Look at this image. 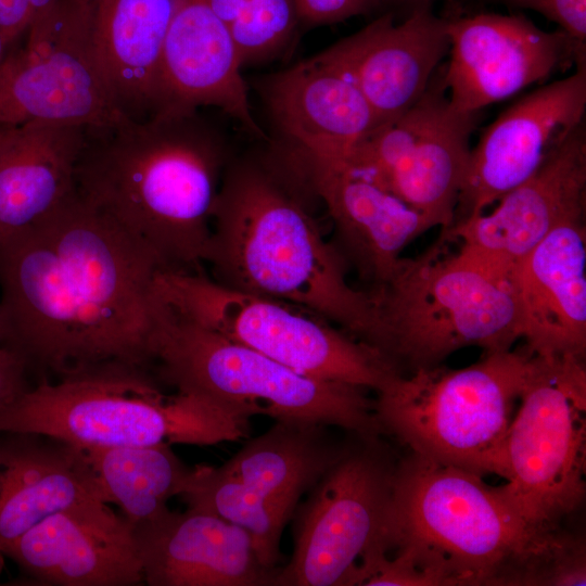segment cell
Segmentation results:
<instances>
[{
  "mask_svg": "<svg viewBox=\"0 0 586 586\" xmlns=\"http://www.w3.org/2000/svg\"><path fill=\"white\" fill-rule=\"evenodd\" d=\"M450 235L420 255L398 260L390 277L369 291L374 308L370 345L400 373L440 366L456 351L511 349L521 339L513 269Z\"/></svg>",
  "mask_w": 586,
  "mask_h": 586,
  "instance_id": "5b68a950",
  "label": "cell"
},
{
  "mask_svg": "<svg viewBox=\"0 0 586 586\" xmlns=\"http://www.w3.org/2000/svg\"><path fill=\"white\" fill-rule=\"evenodd\" d=\"M180 497L188 508L209 512L246 531L260 563L268 570L278 569L281 534L293 511L262 497L220 467H195Z\"/></svg>",
  "mask_w": 586,
  "mask_h": 586,
  "instance_id": "f1b7e54d",
  "label": "cell"
},
{
  "mask_svg": "<svg viewBox=\"0 0 586 586\" xmlns=\"http://www.w3.org/2000/svg\"><path fill=\"white\" fill-rule=\"evenodd\" d=\"M502 450L505 499L532 525L553 528L586 494L583 357L538 356Z\"/></svg>",
  "mask_w": 586,
  "mask_h": 586,
  "instance_id": "30bf717a",
  "label": "cell"
},
{
  "mask_svg": "<svg viewBox=\"0 0 586 586\" xmlns=\"http://www.w3.org/2000/svg\"><path fill=\"white\" fill-rule=\"evenodd\" d=\"M444 18L449 60L442 86L462 113H479L585 61L586 43L562 29L546 31L522 14L477 11Z\"/></svg>",
  "mask_w": 586,
  "mask_h": 586,
  "instance_id": "5bb4252c",
  "label": "cell"
},
{
  "mask_svg": "<svg viewBox=\"0 0 586 586\" xmlns=\"http://www.w3.org/2000/svg\"><path fill=\"white\" fill-rule=\"evenodd\" d=\"M495 204L491 213L460 220L447 230L461 244L512 269L553 229L585 219V122L551 150L531 177Z\"/></svg>",
  "mask_w": 586,
  "mask_h": 586,
  "instance_id": "2e32d148",
  "label": "cell"
},
{
  "mask_svg": "<svg viewBox=\"0 0 586 586\" xmlns=\"http://www.w3.org/2000/svg\"><path fill=\"white\" fill-rule=\"evenodd\" d=\"M396 463L380 436L354 434L298 508L293 552L273 586L364 585L385 556Z\"/></svg>",
  "mask_w": 586,
  "mask_h": 586,
  "instance_id": "8fae6325",
  "label": "cell"
},
{
  "mask_svg": "<svg viewBox=\"0 0 586 586\" xmlns=\"http://www.w3.org/2000/svg\"><path fill=\"white\" fill-rule=\"evenodd\" d=\"M151 365L179 392L273 419L336 426L364 437L383 434L366 388L298 373L158 302L152 295Z\"/></svg>",
  "mask_w": 586,
  "mask_h": 586,
  "instance_id": "52a82bcc",
  "label": "cell"
},
{
  "mask_svg": "<svg viewBox=\"0 0 586 586\" xmlns=\"http://www.w3.org/2000/svg\"><path fill=\"white\" fill-rule=\"evenodd\" d=\"M28 365L15 349L0 345V408L28 390L25 374Z\"/></svg>",
  "mask_w": 586,
  "mask_h": 586,
  "instance_id": "d6a6232c",
  "label": "cell"
},
{
  "mask_svg": "<svg viewBox=\"0 0 586 586\" xmlns=\"http://www.w3.org/2000/svg\"><path fill=\"white\" fill-rule=\"evenodd\" d=\"M511 9L535 11L559 25L574 39L586 43V0H482Z\"/></svg>",
  "mask_w": 586,
  "mask_h": 586,
  "instance_id": "f546056e",
  "label": "cell"
},
{
  "mask_svg": "<svg viewBox=\"0 0 586 586\" xmlns=\"http://www.w3.org/2000/svg\"><path fill=\"white\" fill-rule=\"evenodd\" d=\"M557 528L530 524L482 475L410 453L365 586H536Z\"/></svg>",
  "mask_w": 586,
  "mask_h": 586,
  "instance_id": "277c9868",
  "label": "cell"
},
{
  "mask_svg": "<svg viewBox=\"0 0 586 586\" xmlns=\"http://www.w3.org/2000/svg\"><path fill=\"white\" fill-rule=\"evenodd\" d=\"M0 64V126L102 124L120 114L99 67L79 0H53Z\"/></svg>",
  "mask_w": 586,
  "mask_h": 586,
  "instance_id": "4fadbf2b",
  "label": "cell"
},
{
  "mask_svg": "<svg viewBox=\"0 0 586 586\" xmlns=\"http://www.w3.org/2000/svg\"><path fill=\"white\" fill-rule=\"evenodd\" d=\"M5 339L4 323L2 319V314L0 309V345H3Z\"/></svg>",
  "mask_w": 586,
  "mask_h": 586,
  "instance_id": "74e56055",
  "label": "cell"
},
{
  "mask_svg": "<svg viewBox=\"0 0 586 586\" xmlns=\"http://www.w3.org/2000/svg\"><path fill=\"white\" fill-rule=\"evenodd\" d=\"M229 150L199 110L89 125L77 194L145 245L165 269L202 271Z\"/></svg>",
  "mask_w": 586,
  "mask_h": 586,
  "instance_id": "7a4b0ae2",
  "label": "cell"
},
{
  "mask_svg": "<svg viewBox=\"0 0 586 586\" xmlns=\"http://www.w3.org/2000/svg\"><path fill=\"white\" fill-rule=\"evenodd\" d=\"M85 451L109 502L117 505L132 526L166 511L167 501L188 489L194 471L166 443Z\"/></svg>",
  "mask_w": 586,
  "mask_h": 586,
  "instance_id": "83f0119b",
  "label": "cell"
},
{
  "mask_svg": "<svg viewBox=\"0 0 586 586\" xmlns=\"http://www.w3.org/2000/svg\"><path fill=\"white\" fill-rule=\"evenodd\" d=\"M35 579L59 586H133L143 571L133 526L109 504L56 512L3 552Z\"/></svg>",
  "mask_w": 586,
  "mask_h": 586,
  "instance_id": "ac0fdd59",
  "label": "cell"
},
{
  "mask_svg": "<svg viewBox=\"0 0 586 586\" xmlns=\"http://www.w3.org/2000/svg\"><path fill=\"white\" fill-rule=\"evenodd\" d=\"M397 7L406 8L410 11L422 8H432L436 0H385Z\"/></svg>",
  "mask_w": 586,
  "mask_h": 586,
  "instance_id": "e575fe53",
  "label": "cell"
},
{
  "mask_svg": "<svg viewBox=\"0 0 586 586\" xmlns=\"http://www.w3.org/2000/svg\"><path fill=\"white\" fill-rule=\"evenodd\" d=\"M247 409L177 391L167 395L150 368L105 362L42 379L0 408V432L38 434L80 448L215 445L249 433Z\"/></svg>",
  "mask_w": 586,
  "mask_h": 586,
  "instance_id": "8992f818",
  "label": "cell"
},
{
  "mask_svg": "<svg viewBox=\"0 0 586 586\" xmlns=\"http://www.w3.org/2000/svg\"><path fill=\"white\" fill-rule=\"evenodd\" d=\"M330 425L278 418L220 468L267 500L295 511L337 461L347 443L335 441Z\"/></svg>",
  "mask_w": 586,
  "mask_h": 586,
  "instance_id": "4316f807",
  "label": "cell"
},
{
  "mask_svg": "<svg viewBox=\"0 0 586 586\" xmlns=\"http://www.w3.org/2000/svg\"><path fill=\"white\" fill-rule=\"evenodd\" d=\"M143 582L150 586H270L250 534L206 511L167 509L133 525Z\"/></svg>",
  "mask_w": 586,
  "mask_h": 586,
  "instance_id": "ffe728a7",
  "label": "cell"
},
{
  "mask_svg": "<svg viewBox=\"0 0 586 586\" xmlns=\"http://www.w3.org/2000/svg\"><path fill=\"white\" fill-rule=\"evenodd\" d=\"M53 0H0V31L13 44Z\"/></svg>",
  "mask_w": 586,
  "mask_h": 586,
  "instance_id": "1f68e13d",
  "label": "cell"
},
{
  "mask_svg": "<svg viewBox=\"0 0 586 586\" xmlns=\"http://www.w3.org/2000/svg\"><path fill=\"white\" fill-rule=\"evenodd\" d=\"M162 269L75 190L0 241L3 345L58 379L113 361L150 368L152 291Z\"/></svg>",
  "mask_w": 586,
  "mask_h": 586,
  "instance_id": "6da1fadb",
  "label": "cell"
},
{
  "mask_svg": "<svg viewBox=\"0 0 586 586\" xmlns=\"http://www.w3.org/2000/svg\"><path fill=\"white\" fill-rule=\"evenodd\" d=\"M469 1L472 0H447L446 13L444 16L451 17L464 14ZM474 1H480L482 3V0Z\"/></svg>",
  "mask_w": 586,
  "mask_h": 586,
  "instance_id": "836d02e7",
  "label": "cell"
},
{
  "mask_svg": "<svg viewBox=\"0 0 586 586\" xmlns=\"http://www.w3.org/2000/svg\"><path fill=\"white\" fill-rule=\"evenodd\" d=\"M12 47L13 44H10L0 31V64L3 62Z\"/></svg>",
  "mask_w": 586,
  "mask_h": 586,
  "instance_id": "8d00e7d4",
  "label": "cell"
},
{
  "mask_svg": "<svg viewBox=\"0 0 586 586\" xmlns=\"http://www.w3.org/2000/svg\"><path fill=\"white\" fill-rule=\"evenodd\" d=\"M228 162L214 204L204 264L242 292L308 309L370 345L371 294L347 280L346 260L322 235L303 171L282 146Z\"/></svg>",
  "mask_w": 586,
  "mask_h": 586,
  "instance_id": "3957f363",
  "label": "cell"
},
{
  "mask_svg": "<svg viewBox=\"0 0 586 586\" xmlns=\"http://www.w3.org/2000/svg\"><path fill=\"white\" fill-rule=\"evenodd\" d=\"M153 296L307 377L380 391L398 370L377 348L300 306L231 289L203 271L161 270Z\"/></svg>",
  "mask_w": 586,
  "mask_h": 586,
  "instance_id": "9c48e42d",
  "label": "cell"
},
{
  "mask_svg": "<svg viewBox=\"0 0 586 586\" xmlns=\"http://www.w3.org/2000/svg\"><path fill=\"white\" fill-rule=\"evenodd\" d=\"M520 335L538 356L586 353V226L565 222L534 246L512 272Z\"/></svg>",
  "mask_w": 586,
  "mask_h": 586,
  "instance_id": "603a6c76",
  "label": "cell"
},
{
  "mask_svg": "<svg viewBox=\"0 0 586 586\" xmlns=\"http://www.w3.org/2000/svg\"><path fill=\"white\" fill-rule=\"evenodd\" d=\"M86 125L35 120L0 150V241L29 227L75 191Z\"/></svg>",
  "mask_w": 586,
  "mask_h": 586,
  "instance_id": "484cf974",
  "label": "cell"
},
{
  "mask_svg": "<svg viewBox=\"0 0 586 586\" xmlns=\"http://www.w3.org/2000/svg\"><path fill=\"white\" fill-rule=\"evenodd\" d=\"M17 127H7V126H0V150L4 146V144L9 141V139L13 136Z\"/></svg>",
  "mask_w": 586,
  "mask_h": 586,
  "instance_id": "d590c367",
  "label": "cell"
},
{
  "mask_svg": "<svg viewBox=\"0 0 586 586\" xmlns=\"http://www.w3.org/2000/svg\"><path fill=\"white\" fill-rule=\"evenodd\" d=\"M385 0H293L298 21L323 25L368 14Z\"/></svg>",
  "mask_w": 586,
  "mask_h": 586,
  "instance_id": "4dcf8cb0",
  "label": "cell"
},
{
  "mask_svg": "<svg viewBox=\"0 0 586 586\" xmlns=\"http://www.w3.org/2000/svg\"><path fill=\"white\" fill-rule=\"evenodd\" d=\"M182 0H79L116 110L133 119L158 111L163 46Z\"/></svg>",
  "mask_w": 586,
  "mask_h": 586,
  "instance_id": "cb8c5ba5",
  "label": "cell"
},
{
  "mask_svg": "<svg viewBox=\"0 0 586 586\" xmlns=\"http://www.w3.org/2000/svg\"><path fill=\"white\" fill-rule=\"evenodd\" d=\"M535 355L485 353L477 362L397 373L374 399L383 434L420 457L479 475H504V443Z\"/></svg>",
  "mask_w": 586,
  "mask_h": 586,
  "instance_id": "ba28073f",
  "label": "cell"
},
{
  "mask_svg": "<svg viewBox=\"0 0 586 586\" xmlns=\"http://www.w3.org/2000/svg\"><path fill=\"white\" fill-rule=\"evenodd\" d=\"M286 148L305 157L347 162L378 118L359 89L321 53L257 82Z\"/></svg>",
  "mask_w": 586,
  "mask_h": 586,
  "instance_id": "44dd1931",
  "label": "cell"
},
{
  "mask_svg": "<svg viewBox=\"0 0 586 586\" xmlns=\"http://www.w3.org/2000/svg\"><path fill=\"white\" fill-rule=\"evenodd\" d=\"M0 446V555L50 515L109 499L85 449L38 434Z\"/></svg>",
  "mask_w": 586,
  "mask_h": 586,
  "instance_id": "d4e9b609",
  "label": "cell"
},
{
  "mask_svg": "<svg viewBox=\"0 0 586 586\" xmlns=\"http://www.w3.org/2000/svg\"><path fill=\"white\" fill-rule=\"evenodd\" d=\"M586 64L525 94L501 112L471 148L455 222L477 216L531 177L585 122Z\"/></svg>",
  "mask_w": 586,
  "mask_h": 586,
  "instance_id": "9a60e30c",
  "label": "cell"
},
{
  "mask_svg": "<svg viewBox=\"0 0 586 586\" xmlns=\"http://www.w3.org/2000/svg\"><path fill=\"white\" fill-rule=\"evenodd\" d=\"M242 66L227 26L206 0H182L163 46L157 112L213 106L269 142L252 112Z\"/></svg>",
  "mask_w": 586,
  "mask_h": 586,
  "instance_id": "7402d4cb",
  "label": "cell"
},
{
  "mask_svg": "<svg viewBox=\"0 0 586 586\" xmlns=\"http://www.w3.org/2000/svg\"><path fill=\"white\" fill-rule=\"evenodd\" d=\"M448 50L447 21L422 8L402 22L387 12L320 53L359 89L381 125L423 95Z\"/></svg>",
  "mask_w": 586,
  "mask_h": 586,
  "instance_id": "e0dca14e",
  "label": "cell"
},
{
  "mask_svg": "<svg viewBox=\"0 0 586 586\" xmlns=\"http://www.w3.org/2000/svg\"><path fill=\"white\" fill-rule=\"evenodd\" d=\"M477 113L455 110L442 82L398 117L373 128L347 163L426 218L454 225Z\"/></svg>",
  "mask_w": 586,
  "mask_h": 586,
  "instance_id": "7c38bea8",
  "label": "cell"
},
{
  "mask_svg": "<svg viewBox=\"0 0 586 586\" xmlns=\"http://www.w3.org/2000/svg\"><path fill=\"white\" fill-rule=\"evenodd\" d=\"M311 191L333 222L337 250L360 277L381 285L404 249L432 229L430 221L347 162L302 156L291 151Z\"/></svg>",
  "mask_w": 586,
  "mask_h": 586,
  "instance_id": "d6986e66",
  "label": "cell"
}]
</instances>
